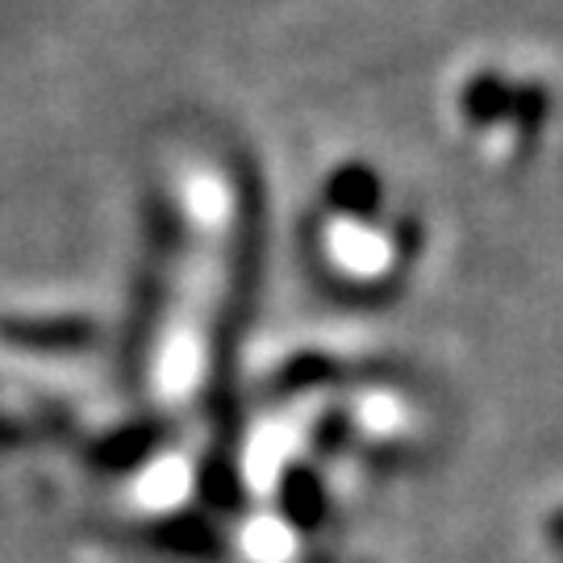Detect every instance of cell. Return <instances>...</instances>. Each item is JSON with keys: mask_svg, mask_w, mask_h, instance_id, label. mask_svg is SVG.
<instances>
[{"mask_svg": "<svg viewBox=\"0 0 563 563\" xmlns=\"http://www.w3.org/2000/svg\"><path fill=\"white\" fill-rule=\"evenodd\" d=\"M322 242H325V255H330V267L346 272V280L384 284V280H397V272H401L405 239L397 234V225L384 230L367 213L363 218L346 213L339 222H330V230H322Z\"/></svg>", "mask_w": 563, "mask_h": 563, "instance_id": "6da1fadb", "label": "cell"}]
</instances>
